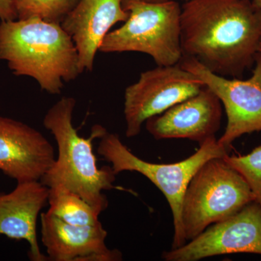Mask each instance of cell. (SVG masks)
<instances>
[{"instance_id":"cell-1","label":"cell","mask_w":261,"mask_h":261,"mask_svg":"<svg viewBox=\"0 0 261 261\" xmlns=\"http://www.w3.org/2000/svg\"><path fill=\"white\" fill-rule=\"evenodd\" d=\"M261 8L250 0H189L181 7L183 56L213 73L241 78L255 64Z\"/></svg>"},{"instance_id":"cell-2","label":"cell","mask_w":261,"mask_h":261,"mask_svg":"<svg viewBox=\"0 0 261 261\" xmlns=\"http://www.w3.org/2000/svg\"><path fill=\"white\" fill-rule=\"evenodd\" d=\"M0 60L15 75L32 77L50 94H61L63 82L82 73L74 42L61 24L36 17L1 21Z\"/></svg>"},{"instance_id":"cell-3","label":"cell","mask_w":261,"mask_h":261,"mask_svg":"<svg viewBox=\"0 0 261 261\" xmlns=\"http://www.w3.org/2000/svg\"><path fill=\"white\" fill-rule=\"evenodd\" d=\"M75 104L74 98L63 97L44 116L43 125L54 137L58 154L40 180L49 188L61 187L76 194L101 214L108 206L103 191L129 190L113 185L116 174L112 167L98 168L93 141L102 138L107 130L95 125L89 138L79 135L73 125Z\"/></svg>"},{"instance_id":"cell-4","label":"cell","mask_w":261,"mask_h":261,"mask_svg":"<svg viewBox=\"0 0 261 261\" xmlns=\"http://www.w3.org/2000/svg\"><path fill=\"white\" fill-rule=\"evenodd\" d=\"M128 18L120 28L110 32L99 47L104 53L138 51L152 57L158 66L177 65L181 45V7L177 2L149 3L122 0Z\"/></svg>"},{"instance_id":"cell-5","label":"cell","mask_w":261,"mask_h":261,"mask_svg":"<svg viewBox=\"0 0 261 261\" xmlns=\"http://www.w3.org/2000/svg\"><path fill=\"white\" fill-rule=\"evenodd\" d=\"M97 152L111 163L116 175L123 171L140 173L162 192L172 211L174 232L171 249L187 243L182 226L181 210L189 183L204 163L228 154V151L220 145L214 136L204 141L195 154L179 162L169 164L149 163L132 153L120 140L119 136L108 132L100 139Z\"/></svg>"},{"instance_id":"cell-6","label":"cell","mask_w":261,"mask_h":261,"mask_svg":"<svg viewBox=\"0 0 261 261\" xmlns=\"http://www.w3.org/2000/svg\"><path fill=\"white\" fill-rule=\"evenodd\" d=\"M254 201L245 178L224 158L209 160L194 175L184 196L181 219L187 243Z\"/></svg>"},{"instance_id":"cell-7","label":"cell","mask_w":261,"mask_h":261,"mask_svg":"<svg viewBox=\"0 0 261 261\" xmlns=\"http://www.w3.org/2000/svg\"><path fill=\"white\" fill-rule=\"evenodd\" d=\"M205 84L179 65L158 66L141 73L124 94L126 136L137 137L152 117L198 93Z\"/></svg>"},{"instance_id":"cell-8","label":"cell","mask_w":261,"mask_h":261,"mask_svg":"<svg viewBox=\"0 0 261 261\" xmlns=\"http://www.w3.org/2000/svg\"><path fill=\"white\" fill-rule=\"evenodd\" d=\"M247 80L229 79L213 73L192 57L183 56L178 65L200 78L224 106L227 125L220 145L229 152L231 144L245 134L261 130V53Z\"/></svg>"},{"instance_id":"cell-9","label":"cell","mask_w":261,"mask_h":261,"mask_svg":"<svg viewBox=\"0 0 261 261\" xmlns=\"http://www.w3.org/2000/svg\"><path fill=\"white\" fill-rule=\"evenodd\" d=\"M231 253L261 255V207L251 202L236 214L206 228L183 246L163 252L166 261H197Z\"/></svg>"},{"instance_id":"cell-10","label":"cell","mask_w":261,"mask_h":261,"mask_svg":"<svg viewBox=\"0 0 261 261\" xmlns=\"http://www.w3.org/2000/svg\"><path fill=\"white\" fill-rule=\"evenodd\" d=\"M56 161L49 141L22 122L0 116V170L17 182L40 180Z\"/></svg>"},{"instance_id":"cell-11","label":"cell","mask_w":261,"mask_h":261,"mask_svg":"<svg viewBox=\"0 0 261 261\" xmlns=\"http://www.w3.org/2000/svg\"><path fill=\"white\" fill-rule=\"evenodd\" d=\"M222 106L208 87L146 121V128L155 140L187 139L201 145L219 130Z\"/></svg>"},{"instance_id":"cell-12","label":"cell","mask_w":261,"mask_h":261,"mask_svg":"<svg viewBox=\"0 0 261 261\" xmlns=\"http://www.w3.org/2000/svg\"><path fill=\"white\" fill-rule=\"evenodd\" d=\"M42 242L53 261H120L122 252L106 245L108 232L101 222L75 226L51 213L40 215Z\"/></svg>"},{"instance_id":"cell-13","label":"cell","mask_w":261,"mask_h":261,"mask_svg":"<svg viewBox=\"0 0 261 261\" xmlns=\"http://www.w3.org/2000/svg\"><path fill=\"white\" fill-rule=\"evenodd\" d=\"M128 13L122 0H80L61 25L78 51L81 72L92 71L97 51L113 25L125 22Z\"/></svg>"},{"instance_id":"cell-14","label":"cell","mask_w":261,"mask_h":261,"mask_svg":"<svg viewBox=\"0 0 261 261\" xmlns=\"http://www.w3.org/2000/svg\"><path fill=\"white\" fill-rule=\"evenodd\" d=\"M49 187L39 180L18 182L13 191L0 194V235L25 240L33 261L47 260L39 249L37 233L38 216L48 202Z\"/></svg>"},{"instance_id":"cell-15","label":"cell","mask_w":261,"mask_h":261,"mask_svg":"<svg viewBox=\"0 0 261 261\" xmlns=\"http://www.w3.org/2000/svg\"><path fill=\"white\" fill-rule=\"evenodd\" d=\"M49 189L48 212L75 226H93L100 223V214L80 196L61 187Z\"/></svg>"},{"instance_id":"cell-16","label":"cell","mask_w":261,"mask_h":261,"mask_svg":"<svg viewBox=\"0 0 261 261\" xmlns=\"http://www.w3.org/2000/svg\"><path fill=\"white\" fill-rule=\"evenodd\" d=\"M80 0H17L18 19L39 18L61 23Z\"/></svg>"},{"instance_id":"cell-17","label":"cell","mask_w":261,"mask_h":261,"mask_svg":"<svg viewBox=\"0 0 261 261\" xmlns=\"http://www.w3.org/2000/svg\"><path fill=\"white\" fill-rule=\"evenodd\" d=\"M224 161L245 178L251 188L255 202L261 207V146L245 155H229Z\"/></svg>"},{"instance_id":"cell-18","label":"cell","mask_w":261,"mask_h":261,"mask_svg":"<svg viewBox=\"0 0 261 261\" xmlns=\"http://www.w3.org/2000/svg\"><path fill=\"white\" fill-rule=\"evenodd\" d=\"M17 0H0V20L10 21L18 19Z\"/></svg>"},{"instance_id":"cell-19","label":"cell","mask_w":261,"mask_h":261,"mask_svg":"<svg viewBox=\"0 0 261 261\" xmlns=\"http://www.w3.org/2000/svg\"><path fill=\"white\" fill-rule=\"evenodd\" d=\"M141 1L146 2L149 3H163L170 1V0H141Z\"/></svg>"},{"instance_id":"cell-20","label":"cell","mask_w":261,"mask_h":261,"mask_svg":"<svg viewBox=\"0 0 261 261\" xmlns=\"http://www.w3.org/2000/svg\"><path fill=\"white\" fill-rule=\"evenodd\" d=\"M254 5L261 8V0H250Z\"/></svg>"},{"instance_id":"cell-21","label":"cell","mask_w":261,"mask_h":261,"mask_svg":"<svg viewBox=\"0 0 261 261\" xmlns=\"http://www.w3.org/2000/svg\"><path fill=\"white\" fill-rule=\"evenodd\" d=\"M257 53H261V41H260V44H259L258 49H257Z\"/></svg>"},{"instance_id":"cell-22","label":"cell","mask_w":261,"mask_h":261,"mask_svg":"<svg viewBox=\"0 0 261 261\" xmlns=\"http://www.w3.org/2000/svg\"><path fill=\"white\" fill-rule=\"evenodd\" d=\"M182 1L187 2V1H189V0H182Z\"/></svg>"}]
</instances>
